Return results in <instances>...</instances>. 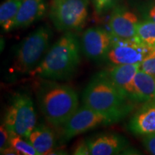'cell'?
I'll return each mask as SVG.
<instances>
[{
    "label": "cell",
    "instance_id": "7c38bea8",
    "mask_svg": "<svg viewBox=\"0 0 155 155\" xmlns=\"http://www.w3.org/2000/svg\"><path fill=\"white\" fill-rule=\"evenodd\" d=\"M129 131L137 136L155 133V98L144 103L128 124Z\"/></svg>",
    "mask_w": 155,
    "mask_h": 155
},
{
    "label": "cell",
    "instance_id": "8992f818",
    "mask_svg": "<svg viewBox=\"0 0 155 155\" xmlns=\"http://www.w3.org/2000/svg\"><path fill=\"white\" fill-rule=\"evenodd\" d=\"M49 15L57 30L80 31L88 19V0H51Z\"/></svg>",
    "mask_w": 155,
    "mask_h": 155
},
{
    "label": "cell",
    "instance_id": "484cf974",
    "mask_svg": "<svg viewBox=\"0 0 155 155\" xmlns=\"http://www.w3.org/2000/svg\"><path fill=\"white\" fill-rule=\"evenodd\" d=\"M1 154H7V155H19L20 154L18 151H17L15 147L9 145L3 150L1 151Z\"/></svg>",
    "mask_w": 155,
    "mask_h": 155
},
{
    "label": "cell",
    "instance_id": "4316f807",
    "mask_svg": "<svg viewBox=\"0 0 155 155\" xmlns=\"http://www.w3.org/2000/svg\"><path fill=\"white\" fill-rule=\"evenodd\" d=\"M67 152L63 150H54L53 152L50 153V154H67Z\"/></svg>",
    "mask_w": 155,
    "mask_h": 155
},
{
    "label": "cell",
    "instance_id": "5bb4252c",
    "mask_svg": "<svg viewBox=\"0 0 155 155\" xmlns=\"http://www.w3.org/2000/svg\"><path fill=\"white\" fill-rule=\"evenodd\" d=\"M139 65L140 64L109 65V68L106 70L108 75L114 84L129 99L132 91L134 78L139 71Z\"/></svg>",
    "mask_w": 155,
    "mask_h": 155
},
{
    "label": "cell",
    "instance_id": "ffe728a7",
    "mask_svg": "<svg viewBox=\"0 0 155 155\" xmlns=\"http://www.w3.org/2000/svg\"><path fill=\"white\" fill-rule=\"evenodd\" d=\"M139 70L155 77V48H152L139 65Z\"/></svg>",
    "mask_w": 155,
    "mask_h": 155
},
{
    "label": "cell",
    "instance_id": "5b68a950",
    "mask_svg": "<svg viewBox=\"0 0 155 155\" xmlns=\"http://www.w3.org/2000/svg\"><path fill=\"white\" fill-rule=\"evenodd\" d=\"M4 124L11 134L28 139L37 126L35 108L29 95L18 92L12 96L6 110Z\"/></svg>",
    "mask_w": 155,
    "mask_h": 155
},
{
    "label": "cell",
    "instance_id": "d4e9b609",
    "mask_svg": "<svg viewBox=\"0 0 155 155\" xmlns=\"http://www.w3.org/2000/svg\"><path fill=\"white\" fill-rule=\"evenodd\" d=\"M73 154L75 155H88L91 154L89 147L87 144L86 139H83L75 145L73 150Z\"/></svg>",
    "mask_w": 155,
    "mask_h": 155
},
{
    "label": "cell",
    "instance_id": "3957f363",
    "mask_svg": "<svg viewBox=\"0 0 155 155\" xmlns=\"http://www.w3.org/2000/svg\"><path fill=\"white\" fill-rule=\"evenodd\" d=\"M83 104L102 113L125 118L134 108V103L111 80L106 71L91 78L82 94Z\"/></svg>",
    "mask_w": 155,
    "mask_h": 155
},
{
    "label": "cell",
    "instance_id": "2e32d148",
    "mask_svg": "<svg viewBox=\"0 0 155 155\" xmlns=\"http://www.w3.org/2000/svg\"><path fill=\"white\" fill-rule=\"evenodd\" d=\"M28 140L40 155L50 154L55 148V136L52 129L45 124L37 125Z\"/></svg>",
    "mask_w": 155,
    "mask_h": 155
},
{
    "label": "cell",
    "instance_id": "ba28073f",
    "mask_svg": "<svg viewBox=\"0 0 155 155\" xmlns=\"http://www.w3.org/2000/svg\"><path fill=\"white\" fill-rule=\"evenodd\" d=\"M152 48L133 39L114 38L104 62L109 65L140 64Z\"/></svg>",
    "mask_w": 155,
    "mask_h": 155
},
{
    "label": "cell",
    "instance_id": "44dd1931",
    "mask_svg": "<svg viewBox=\"0 0 155 155\" xmlns=\"http://www.w3.org/2000/svg\"><path fill=\"white\" fill-rule=\"evenodd\" d=\"M91 2L96 12L102 15L116 7L119 0H91Z\"/></svg>",
    "mask_w": 155,
    "mask_h": 155
},
{
    "label": "cell",
    "instance_id": "9c48e42d",
    "mask_svg": "<svg viewBox=\"0 0 155 155\" xmlns=\"http://www.w3.org/2000/svg\"><path fill=\"white\" fill-rule=\"evenodd\" d=\"M114 40L111 32L101 27H92L83 32L81 39V50L92 61H104Z\"/></svg>",
    "mask_w": 155,
    "mask_h": 155
},
{
    "label": "cell",
    "instance_id": "7a4b0ae2",
    "mask_svg": "<svg viewBox=\"0 0 155 155\" xmlns=\"http://www.w3.org/2000/svg\"><path fill=\"white\" fill-rule=\"evenodd\" d=\"M39 108L46 121L62 127L78 108V95L72 87L55 81L43 80L36 88Z\"/></svg>",
    "mask_w": 155,
    "mask_h": 155
},
{
    "label": "cell",
    "instance_id": "7402d4cb",
    "mask_svg": "<svg viewBox=\"0 0 155 155\" xmlns=\"http://www.w3.org/2000/svg\"><path fill=\"white\" fill-rule=\"evenodd\" d=\"M138 9L144 19L155 22V0L144 2L139 6Z\"/></svg>",
    "mask_w": 155,
    "mask_h": 155
},
{
    "label": "cell",
    "instance_id": "277c9868",
    "mask_svg": "<svg viewBox=\"0 0 155 155\" xmlns=\"http://www.w3.org/2000/svg\"><path fill=\"white\" fill-rule=\"evenodd\" d=\"M53 32L49 27H39L22 40L15 55L12 72L30 74L42 61L49 48Z\"/></svg>",
    "mask_w": 155,
    "mask_h": 155
},
{
    "label": "cell",
    "instance_id": "8fae6325",
    "mask_svg": "<svg viewBox=\"0 0 155 155\" xmlns=\"http://www.w3.org/2000/svg\"><path fill=\"white\" fill-rule=\"evenodd\" d=\"M91 155H114L128 148L126 137L115 132H101L86 139Z\"/></svg>",
    "mask_w": 155,
    "mask_h": 155
},
{
    "label": "cell",
    "instance_id": "9a60e30c",
    "mask_svg": "<svg viewBox=\"0 0 155 155\" xmlns=\"http://www.w3.org/2000/svg\"><path fill=\"white\" fill-rule=\"evenodd\" d=\"M155 98V77L139 70L132 83L131 101L145 103Z\"/></svg>",
    "mask_w": 155,
    "mask_h": 155
},
{
    "label": "cell",
    "instance_id": "52a82bcc",
    "mask_svg": "<svg viewBox=\"0 0 155 155\" xmlns=\"http://www.w3.org/2000/svg\"><path fill=\"white\" fill-rule=\"evenodd\" d=\"M124 119L121 116L102 113L83 104L62 127V141H68L73 137L101 127L114 124Z\"/></svg>",
    "mask_w": 155,
    "mask_h": 155
},
{
    "label": "cell",
    "instance_id": "d6986e66",
    "mask_svg": "<svg viewBox=\"0 0 155 155\" xmlns=\"http://www.w3.org/2000/svg\"><path fill=\"white\" fill-rule=\"evenodd\" d=\"M9 144L15 147L20 153V154L40 155L28 139L15 134L10 133Z\"/></svg>",
    "mask_w": 155,
    "mask_h": 155
},
{
    "label": "cell",
    "instance_id": "30bf717a",
    "mask_svg": "<svg viewBox=\"0 0 155 155\" xmlns=\"http://www.w3.org/2000/svg\"><path fill=\"white\" fill-rule=\"evenodd\" d=\"M139 22L138 17L134 12L124 6L116 5L112 9L108 19V31L115 38H135L136 28Z\"/></svg>",
    "mask_w": 155,
    "mask_h": 155
},
{
    "label": "cell",
    "instance_id": "e0dca14e",
    "mask_svg": "<svg viewBox=\"0 0 155 155\" xmlns=\"http://www.w3.org/2000/svg\"><path fill=\"white\" fill-rule=\"evenodd\" d=\"M23 0H5L0 6V24L5 32L12 31L15 16Z\"/></svg>",
    "mask_w": 155,
    "mask_h": 155
},
{
    "label": "cell",
    "instance_id": "cb8c5ba5",
    "mask_svg": "<svg viewBox=\"0 0 155 155\" xmlns=\"http://www.w3.org/2000/svg\"><path fill=\"white\" fill-rule=\"evenodd\" d=\"M143 145L150 154L155 155V133L144 136Z\"/></svg>",
    "mask_w": 155,
    "mask_h": 155
},
{
    "label": "cell",
    "instance_id": "4fadbf2b",
    "mask_svg": "<svg viewBox=\"0 0 155 155\" xmlns=\"http://www.w3.org/2000/svg\"><path fill=\"white\" fill-rule=\"evenodd\" d=\"M46 11L45 0H23L13 20L12 30L28 28L41 19Z\"/></svg>",
    "mask_w": 155,
    "mask_h": 155
},
{
    "label": "cell",
    "instance_id": "ac0fdd59",
    "mask_svg": "<svg viewBox=\"0 0 155 155\" xmlns=\"http://www.w3.org/2000/svg\"><path fill=\"white\" fill-rule=\"evenodd\" d=\"M135 39L149 48H155V22L150 20L139 22L136 28Z\"/></svg>",
    "mask_w": 155,
    "mask_h": 155
},
{
    "label": "cell",
    "instance_id": "603a6c76",
    "mask_svg": "<svg viewBox=\"0 0 155 155\" xmlns=\"http://www.w3.org/2000/svg\"><path fill=\"white\" fill-rule=\"evenodd\" d=\"M9 139H10V132L5 124H2L0 127V151L3 150L6 147L9 146Z\"/></svg>",
    "mask_w": 155,
    "mask_h": 155
},
{
    "label": "cell",
    "instance_id": "6da1fadb",
    "mask_svg": "<svg viewBox=\"0 0 155 155\" xmlns=\"http://www.w3.org/2000/svg\"><path fill=\"white\" fill-rule=\"evenodd\" d=\"M81 50L78 35L75 32H65L29 75L43 80H69L77 73L81 64Z\"/></svg>",
    "mask_w": 155,
    "mask_h": 155
}]
</instances>
